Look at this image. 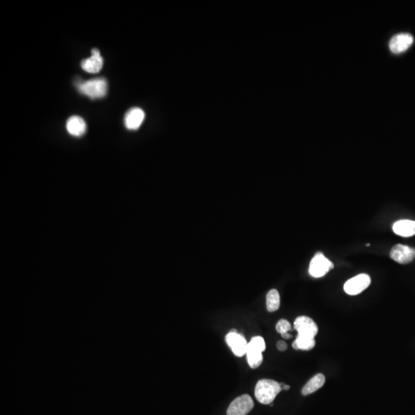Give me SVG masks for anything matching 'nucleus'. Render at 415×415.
I'll list each match as a JSON object with an SVG mask.
<instances>
[{"label": "nucleus", "mask_w": 415, "mask_h": 415, "mask_svg": "<svg viewBox=\"0 0 415 415\" xmlns=\"http://www.w3.org/2000/svg\"><path fill=\"white\" fill-rule=\"evenodd\" d=\"M276 331L281 334V335H285V334L289 333L292 330V325L290 322H288L286 319H281L278 322L276 325Z\"/></svg>", "instance_id": "obj_18"}, {"label": "nucleus", "mask_w": 415, "mask_h": 415, "mask_svg": "<svg viewBox=\"0 0 415 415\" xmlns=\"http://www.w3.org/2000/svg\"><path fill=\"white\" fill-rule=\"evenodd\" d=\"M145 118V112L140 108H132L127 112L125 116V125L128 129L135 130L140 128Z\"/></svg>", "instance_id": "obj_12"}, {"label": "nucleus", "mask_w": 415, "mask_h": 415, "mask_svg": "<svg viewBox=\"0 0 415 415\" xmlns=\"http://www.w3.org/2000/svg\"><path fill=\"white\" fill-rule=\"evenodd\" d=\"M66 128H67L69 134L74 135V136L79 137L85 134V130H86V124H85L83 118L74 115V116L70 117L68 119Z\"/></svg>", "instance_id": "obj_14"}, {"label": "nucleus", "mask_w": 415, "mask_h": 415, "mask_svg": "<svg viewBox=\"0 0 415 415\" xmlns=\"http://www.w3.org/2000/svg\"><path fill=\"white\" fill-rule=\"evenodd\" d=\"M280 384L281 387H282V390H288L290 389V386L285 384L284 383H281Z\"/></svg>", "instance_id": "obj_20"}, {"label": "nucleus", "mask_w": 415, "mask_h": 415, "mask_svg": "<svg viewBox=\"0 0 415 415\" xmlns=\"http://www.w3.org/2000/svg\"><path fill=\"white\" fill-rule=\"evenodd\" d=\"M282 337H283V338H285V339H291L292 336V335H290V334L286 333L285 334V335H282Z\"/></svg>", "instance_id": "obj_21"}, {"label": "nucleus", "mask_w": 415, "mask_h": 415, "mask_svg": "<svg viewBox=\"0 0 415 415\" xmlns=\"http://www.w3.org/2000/svg\"><path fill=\"white\" fill-rule=\"evenodd\" d=\"M287 344L284 341H279L277 342V348L280 351H285L287 349Z\"/></svg>", "instance_id": "obj_19"}, {"label": "nucleus", "mask_w": 415, "mask_h": 415, "mask_svg": "<svg viewBox=\"0 0 415 415\" xmlns=\"http://www.w3.org/2000/svg\"><path fill=\"white\" fill-rule=\"evenodd\" d=\"M225 341L235 355L242 357L246 355L248 343L242 335L235 331H231L225 337Z\"/></svg>", "instance_id": "obj_9"}, {"label": "nucleus", "mask_w": 415, "mask_h": 415, "mask_svg": "<svg viewBox=\"0 0 415 415\" xmlns=\"http://www.w3.org/2000/svg\"><path fill=\"white\" fill-rule=\"evenodd\" d=\"M266 307L269 312H276L280 307V296L276 289H271L266 296Z\"/></svg>", "instance_id": "obj_17"}, {"label": "nucleus", "mask_w": 415, "mask_h": 415, "mask_svg": "<svg viewBox=\"0 0 415 415\" xmlns=\"http://www.w3.org/2000/svg\"><path fill=\"white\" fill-rule=\"evenodd\" d=\"M413 43V37L409 33H399L393 36L389 42L390 51L395 54L407 51Z\"/></svg>", "instance_id": "obj_10"}, {"label": "nucleus", "mask_w": 415, "mask_h": 415, "mask_svg": "<svg viewBox=\"0 0 415 415\" xmlns=\"http://www.w3.org/2000/svg\"><path fill=\"white\" fill-rule=\"evenodd\" d=\"M333 268V263L328 260L322 253H318L311 261L309 273L312 277L322 278Z\"/></svg>", "instance_id": "obj_4"}, {"label": "nucleus", "mask_w": 415, "mask_h": 415, "mask_svg": "<svg viewBox=\"0 0 415 415\" xmlns=\"http://www.w3.org/2000/svg\"><path fill=\"white\" fill-rule=\"evenodd\" d=\"M392 229L399 236L405 238L413 236L415 235V222L408 219L400 220L393 225Z\"/></svg>", "instance_id": "obj_13"}, {"label": "nucleus", "mask_w": 415, "mask_h": 415, "mask_svg": "<svg viewBox=\"0 0 415 415\" xmlns=\"http://www.w3.org/2000/svg\"><path fill=\"white\" fill-rule=\"evenodd\" d=\"M81 66L85 72H89V73L99 72L103 66V59L100 56L99 50L97 49H93L92 50V56L82 60Z\"/></svg>", "instance_id": "obj_11"}, {"label": "nucleus", "mask_w": 415, "mask_h": 415, "mask_svg": "<svg viewBox=\"0 0 415 415\" xmlns=\"http://www.w3.org/2000/svg\"><path fill=\"white\" fill-rule=\"evenodd\" d=\"M108 89L106 79L104 78H96L78 85V90L89 97L90 99H99L105 96Z\"/></svg>", "instance_id": "obj_2"}, {"label": "nucleus", "mask_w": 415, "mask_h": 415, "mask_svg": "<svg viewBox=\"0 0 415 415\" xmlns=\"http://www.w3.org/2000/svg\"><path fill=\"white\" fill-rule=\"evenodd\" d=\"M315 346V338L300 336V335H298L296 341L292 344V347L294 349L302 350V351H310L313 349Z\"/></svg>", "instance_id": "obj_16"}, {"label": "nucleus", "mask_w": 415, "mask_h": 415, "mask_svg": "<svg viewBox=\"0 0 415 415\" xmlns=\"http://www.w3.org/2000/svg\"><path fill=\"white\" fill-rule=\"evenodd\" d=\"M265 342L261 336L253 337L247 349L246 355L248 364L251 368H258L263 361L262 352L265 350Z\"/></svg>", "instance_id": "obj_3"}, {"label": "nucleus", "mask_w": 415, "mask_h": 415, "mask_svg": "<svg viewBox=\"0 0 415 415\" xmlns=\"http://www.w3.org/2000/svg\"><path fill=\"white\" fill-rule=\"evenodd\" d=\"M325 381H326V377L323 374H321V373L317 374L304 386L302 390V394L304 396L313 394L314 392L323 387Z\"/></svg>", "instance_id": "obj_15"}, {"label": "nucleus", "mask_w": 415, "mask_h": 415, "mask_svg": "<svg viewBox=\"0 0 415 415\" xmlns=\"http://www.w3.org/2000/svg\"><path fill=\"white\" fill-rule=\"evenodd\" d=\"M371 278L367 274H360L349 279L344 286V290L349 296H357L371 285Z\"/></svg>", "instance_id": "obj_5"}, {"label": "nucleus", "mask_w": 415, "mask_h": 415, "mask_svg": "<svg viewBox=\"0 0 415 415\" xmlns=\"http://www.w3.org/2000/svg\"><path fill=\"white\" fill-rule=\"evenodd\" d=\"M254 407V402L248 394H243L231 402L227 415H247Z\"/></svg>", "instance_id": "obj_6"}, {"label": "nucleus", "mask_w": 415, "mask_h": 415, "mask_svg": "<svg viewBox=\"0 0 415 415\" xmlns=\"http://www.w3.org/2000/svg\"><path fill=\"white\" fill-rule=\"evenodd\" d=\"M390 257L398 264H409L414 260L415 248L397 244L390 250Z\"/></svg>", "instance_id": "obj_8"}, {"label": "nucleus", "mask_w": 415, "mask_h": 415, "mask_svg": "<svg viewBox=\"0 0 415 415\" xmlns=\"http://www.w3.org/2000/svg\"><path fill=\"white\" fill-rule=\"evenodd\" d=\"M282 387L280 383L274 380L262 379L258 381L254 389L256 399L261 404H272L278 394L281 392Z\"/></svg>", "instance_id": "obj_1"}, {"label": "nucleus", "mask_w": 415, "mask_h": 415, "mask_svg": "<svg viewBox=\"0 0 415 415\" xmlns=\"http://www.w3.org/2000/svg\"><path fill=\"white\" fill-rule=\"evenodd\" d=\"M294 328L297 331L298 335L309 338H315L319 332L317 324L308 316L298 317L294 322Z\"/></svg>", "instance_id": "obj_7"}]
</instances>
